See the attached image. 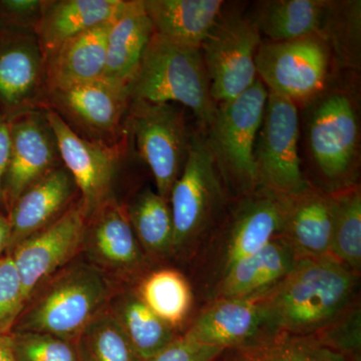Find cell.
Wrapping results in <instances>:
<instances>
[{"label":"cell","instance_id":"6da1fadb","mask_svg":"<svg viewBox=\"0 0 361 361\" xmlns=\"http://www.w3.org/2000/svg\"><path fill=\"white\" fill-rule=\"evenodd\" d=\"M358 274L332 256L298 259L272 290L258 299L276 336H313L353 304Z\"/></svg>","mask_w":361,"mask_h":361},{"label":"cell","instance_id":"7a4b0ae2","mask_svg":"<svg viewBox=\"0 0 361 361\" xmlns=\"http://www.w3.org/2000/svg\"><path fill=\"white\" fill-rule=\"evenodd\" d=\"M106 275L92 263L65 266L32 292L13 332H37L73 341L110 301Z\"/></svg>","mask_w":361,"mask_h":361},{"label":"cell","instance_id":"3957f363","mask_svg":"<svg viewBox=\"0 0 361 361\" xmlns=\"http://www.w3.org/2000/svg\"><path fill=\"white\" fill-rule=\"evenodd\" d=\"M128 89L133 101L183 104L193 111L202 130L210 125L217 108L201 47L155 32Z\"/></svg>","mask_w":361,"mask_h":361},{"label":"cell","instance_id":"277c9868","mask_svg":"<svg viewBox=\"0 0 361 361\" xmlns=\"http://www.w3.org/2000/svg\"><path fill=\"white\" fill-rule=\"evenodd\" d=\"M268 90L260 80L243 94L217 104L204 135L230 199L258 188L254 149Z\"/></svg>","mask_w":361,"mask_h":361},{"label":"cell","instance_id":"5b68a950","mask_svg":"<svg viewBox=\"0 0 361 361\" xmlns=\"http://www.w3.org/2000/svg\"><path fill=\"white\" fill-rule=\"evenodd\" d=\"M230 197L201 129L192 134L189 157L171 191L173 254L186 253L220 225Z\"/></svg>","mask_w":361,"mask_h":361},{"label":"cell","instance_id":"8992f818","mask_svg":"<svg viewBox=\"0 0 361 361\" xmlns=\"http://www.w3.org/2000/svg\"><path fill=\"white\" fill-rule=\"evenodd\" d=\"M307 141L316 168L329 192L355 186L360 151V123L353 99L343 90L316 97Z\"/></svg>","mask_w":361,"mask_h":361},{"label":"cell","instance_id":"52a82bcc","mask_svg":"<svg viewBox=\"0 0 361 361\" xmlns=\"http://www.w3.org/2000/svg\"><path fill=\"white\" fill-rule=\"evenodd\" d=\"M261 44L260 32L250 18L223 7L200 47L216 104L235 99L255 84V58Z\"/></svg>","mask_w":361,"mask_h":361},{"label":"cell","instance_id":"ba28073f","mask_svg":"<svg viewBox=\"0 0 361 361\" xmlns=\"http://www.w3.org/2000/svg\"><path fill=\"white\" fill-rule=\"evenodd\" d=\"M299 135L297 104L268 92L254 149L258 188L288 198L310 187L301 170Z\"/></svg>","mask_w":361,"mask_h":361},{"label":"cell","instance_id":"9c48e42d","mask_svg":"<svg viewBox=\"0 0 361 361\" xmlns=\"http://www.w3.org/2000/svg\"><path fill=\"white\" fill-rule=\"evenodd\" d=\"M330 49L318 35L262 42L255 58L259 80L268 92L296 104L322 94L329 77Z\"/></svg>","mask_w":361,"mask_h":361},{"label":"cell","instance_id":"30bf717a","mask_svg":"<svg viewBox=\"0 0 361 361\" xmlns=\"http://www.w3.org/2000/svg\"><path fill=\"white\" fill-rule=\"evenodd\" d=\"M130 109L137 151L154 176L157 193L169 201L186 165L192 135L182 113L172 104L134 101Z\"/></svg>","mask_w":361,"mask_h":361},{"label":"cell","instance_id":"8fae6325","mask_svg":"<svg viewBox=\"0 0 361 361\" xmlns=\"http://www.w3.org/2000/svg\"><path fill=\"white\" fill-rule=\"evenodd\" d=\"M285 207L286 197L263 188L235 199L218 226L213 259L216 282L238 261L279 236Z\"/></svg>","mask_w":361,"mask_h":361},{"label":"cell","instance_id":"7c38bea8","mask_svg":"<svg viewBox=\"0 0 361 361\" xmlns=\"http://www.w3.org/2000/svg\"><path fill=\"white\" fill-rule=\"evenodd\" d=\"M87 221L84 207L78 201L8 253L20 273L26 301L37 286L82 250Z\"/></svg>","mask_w":361,"mask_h":361},{"label":"cell","instance_id":"4fadbf2b","mask_svg":"<svg viewBox=\"0 0 361 361\" xmlns=\"http://www.w3.org/2000/svg\"><path fill=\"white\" fill-rule=\"evenodd\" d=\"M11 152L4 180L7 211L37 180L58 168V144L45 114L27 110L9 116Z\"/></svg>","mask_w":361,"mask_h":361},{"label":"cell","instance_id":"5bb4252c","mask_svg":"<svg viewBox=\"0 0 361 361\" xmlns=\"http://www.w3.org/2000/svg\"><path fill=\"white\" fill-rule=\"evenodd\" d=\"M185 334L225 351L247 350L278 337L271 331L257 301L237 298L213 299Z\"/></svg>","mask_w":361,"mask_h":361},{"label":"cell","instance_id":"9a60e30c","mask_svg":"<svg viewBox=\"0 0 361 361\" xmlns=\"http://www.w3.org/2000/svg\"><path fill=\"white\" fill-rule=\"evenodd\" d=\"M58 144L59 158L82 194L80 203L87 218L111 196L116 160L101 144L87 141L56 111L45 113Z\"/></svg>","mask_w":361,"mask_h":361},{"label":"cell","instance_id":"2e32d148","mask_svg":"<svg viewBox=\"0 0 361 361\" xmlns=\"http://www.w3.org/2000/svg\"><path fill=\"white\" fill-rule=\"evenodd\" d=\"M84 246L94 264L123 278L141 274L146 257L130 224L128 210L113 196L87 218Z\"/></svg>","mask_w":361,"mask_h":361},{"label":"cell","instance_id":"e0dca14e","mask_svg":"<svg viewBox=\"0 0 361 361\" xmlns=\"http://www.w3.org/2000/svg\"><path fill=\"white\" fill-rule=\"evenodd\" d=\"M334 218V194L310 185L302 193L286 198L279 236L299 259L329 256Z\"/></svg>","mask_w":361,"mask_h":361},{"label":"cell","instance_id":"ac0fdd59","mask_svg":"<svg viewBox=\"0 0 361 361\" xmlns=\"http://www.w3.org/2000/svg\"><path fill=\"white\" fill-rule=\"evenodd\" d=\"M298 257L281 236L232 266L216 282L213 299L256 301L272 290L293 269Z\"/></svg>","mask_w":361,"mask_h":361},{"label":"cell","instance_id":"d6986e66","mask_svg":"<svg viewBox=\"0 0 361 361\" xmlns=\"http://www.w3.org/2000/svg\"><path fill=\"white\" fill-rule=\"evenodd\" d=\"M52 103L73 122L94 134H114L130 99L127 85L99 78L49 92Z\"/></svg>","mask_w":361,"mask_h":361},{"label":"cell","instance_id":"ffe728a7","mask_svg":"<svg viewBox=\"0 0 361 361\" xmlns=\"http://www.w3.org/2000/svg\"><path fill=\"white\" fill-rule=\"evenodd\" d=\"M75 180L65 167H58L37 180L21 195L9 210V237L7 250L47 227L61 214L77 191Z\"/></svg>","mask_w":361,"mask_h":361},{"label":"cell","instance_id":"44dd1931","mask_svg":"<svg viewBox=\"0 0 361 361\" xmlns=\"http://www.w3.org/2000/svg\"><path fill=\"white\" fill-rule=\"evenodd\" d=\"M45 80V58L37 37L6 35L0 42V103L11 113L27 110Z\"/></svg>","mask_w":361,"mask_h":361},{"label":"cell","instance_id":"7402d4cb","mask_svg":"<svg viewBox=\"0 0 361 361\" xmlns=\"http://www.w3.org/2000/svg\"><path fill=\"white\" fill-rule=\"evenodd\" d=\"M111 20L66 40L45 58L49 92L68 89L104 77Z\"/></svg>","mask_w":361,"mask_h":361},{"label":"cell","instance_id":"603a6c76","mask_svg":"<svg viewBox=\"0 0 361 361\" xmlns=\"http://www.w3.org/2000/svg\"><path fill=\"white\" fill-rule=\"evenodd\" d=\"M153 35L142 0H122L111 20L103 78L129 87Z\"/></svg>","mask_w":361,"mask_h":361},{"label":"cell","instance_id":"cb8c5ba5","mask_svg":"<svg viewBox=\"0 0 361 361\" xmlns=\"http://www.w3.org/2000/svg\"><path fill=\"white\" fill-rule=\"evenodd\" d=\"M122 0L44 1L35 25L44 58L66 40L113 20Z\"/></svg>","mask_w":361,"mask_h":361},{"label":"cell","instance_id":"d4e9b609","mask_svg":"<svg viewBox=\"0 0 361 361\" xmlns=\"http://www.w3.org/2000/svg\"><path fill=\"white\" fill-rule=\"evenodd\" d=\"M154 32L201 47L222 13V0H142Z\"/></svg>","mask_w":361,"mask_h":361},{"label":"cell","instance_id":"484cf974","mask_svg":"<svg viewBox=\"0 0 361 361\" xmlns=\"http://www.w3.org/2000/svg\"><path fill=\"white\" fill-rule=\"evenodd\" d=\"M327 4L326 0H266L259 2L251 20L269 42L320 37Z\"/></svg>","mask_w":361,"mask_h":361},{"label":"cell","instance_id":"4316f807","mask_svg":"<svg viewBox=\"0 0 361 361\" xmlns=\"http://www.w3.org/2000/svg\"><path fill=\"white\" fill-rule=\"evenodd\" d=\"M111 311L142 361L158 355L179 336L176 329L142 302L137 290L125 292L118 297Z\"/></svg>","mask_w":361,"mask_h":361},{"label":"cell","instance_id":"83f0119b","mask_svg":"<svg viewBox=\"0 0 361 361\" xmlns=\"http://www.w3.org/2000/svg\"><path fill=\"white\" fill-rule=\"evenodd\" d=\"M128 215L145 253L158 258L173 255L174 225L169 201L146 189L128 209Z\"/></svg>","mask_w":361,"mask_h":361},{"label":"cell","instance_id":"f1b7e54d","mask_svg":"<svg viewBox=\"0 0 361 361\" xmlns=\"http://www.w3.org/2000/svg\"><path fill=\"white\" fill-rule=\"evenodd\" d=\"M137 292L142 302L174 329L187 319L193 305V292L187 278L171 268L149 273Z\"/></svg>","mask_w":361,"mask_h":361},{"label":"cell","instance_id":"f546056e","mask_svg":"<svg viewBox=\"0 0 361 361\" xmlns=\"http://www.w3.org/2000/svg\"><path fill=\"white\" fill-rule=\"evenodd\" d=\"M75 342L78 361H142L110 308L102 311Z\"/></svg>","mask_w":361,"mask_h":361},{"label":"cell","instance_id":"4dcf8cb0","mask_svg":"<svg viewBox=\"0 0 361 361\" xmlns=\"http://www.w3.org/2000/svg\"><path fill=\"white\" fill-rule=\"evenodd\" d=\"M334 228L330 256L360 274L361 269V192L357 184L332 192Z\"/></svg>","mask_w":361,"mask_h":361},{"label":"cell","instance_id":"1f68e13d","mask_svg":"<svg viewBox=\"0 0 361 361\" xmlns=\"http://www.w3.org/2000/svg\"><path fill=\"white\" fill-rule=\"evenodd\" d=\"M236 353L234 361H353L314 336H279L263 345Z\"/></svg>","mask_w":361,"mask_h":361},{"label":"cell","instance_id":"d6a6232c","mask_svg":"<svg viewBox=\"0 0 361 361\" xmlns=\"http://www.w3.org/2000/svg\"><path fill=\"white\" fill-rule=\"evenodd\" d=\"M16 361H78L75 342L37 332L11 334Z\"/></svg>","mask_w":361,"mask_h":361},{"label":"cell","instance_id":"836d02e7","mask_svg":"<svg viewBox=\"0 0 361 361\" xmlns=\"http://www.w3.org/2000/svg\"><path fill=\"white\" fill-rule=\"evenodd\" d=\"M26 303L23 282L11 254L0 256V336L13 331Z\"/></svg>","mask_w":361,"mask_h":361},{"label":"cell","instance_id":"e575fe53","mask_svg":"<svg viewBox=\"0 0 361 361\" xmlns=\"http://www.w3.org/2000/svg\"><path fill=\"white\" fill-rule=\"evenodd\" d=\"M313 336L323 345L350 360L353 357L356 360L361 348L360 308L353 303L334 322Z\"/></svg>","mask_w":361,"mask_h":361},{"label":"cell","instance_id":"d590c367","mask_svg":"<svg viewBox=\"0 0 361 361\" xmlns=\"http://www.w3.org/2000/svg\"><path fill=\"white\" fill-rule=\"evenodd\" d=\"M224 351L202 344L184 334L146 361H215Z\"/></svg>","mask_w":361,"mask_h":361},{"label":"cell","instance_id":"8d00e7d4","mask_svg":"<svg viewBox=\"0 0 361 361\" xmlns=\"http://www.w3.org/2000/svg\"><path fill=\"white\" fill-rule=\"evenodd\" d=\"M42 4L40 0H0V20L13 25H35Z\"/></svg>","mask_w":361,"mask_h":361},{"label":"cell","instance_id":"74e56055","mask_svg":"<svg viewBox=\"0 0 361 361\" xmlns=\"http://www.w3.org/2000/svg\"><path fill=\"white\" fill-rule=\"evenodd\" d=\"M9 152H11L9 118L8 116H0V207L4 209H6L4 180H6L7 167H8Z\"/></svg>","mask_w":361,"mask_h":361},{"label":"cell","instance_id":"f35d334b","mask_svg":"<svg viewBox=\"0 0 361 361\" xmlns=\"http://www.w3.org/2000/svg\"><path fill=\"white\" fill-rule=\"evenodd\" d=\"M0 361H16L11 348V334L0 336Z\"/></svg>","mask_w":361,"mask_h":361},{"label":"cell","instance_id":"ab89813d","mask_svg":"<svg viewBox=\"0 0 361 361\" xmlns=\"http://www.w3.org/2000/svg\"><path fill=\"white\" fill-rule=\"evenodd\" d=\"M9 237H11V227L7 218L0 215V254L8 246Z\"/></svg>","mask_w":361,"mask_h":361}]
</instances>
